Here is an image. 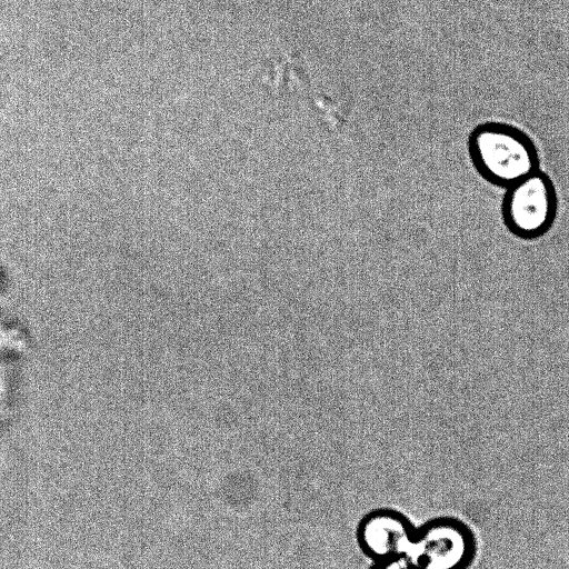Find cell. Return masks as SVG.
<instances>
[{
	"mask_svg": "<svg viewBox=\"0 0 569 569\" xmlns=\"http://www.w3.org/2000/svg\"><path fill=\"white\" fill-rule=\"evenodd\" d=\"M375 569H416V567L405 557L388 561L377 562Z\"/></svg>",
	"mask_w": 569,
	"mask_h": 569,
	"instance_id": "5b68a950",
	"label": "cell"
},
{
	"mask_svg": "<svg viewBox=\"0 0 569 569\" xmlns=\"http://www.w3.org/2000/svg\"><path fill=\"white\" fill-rule=\"evenodd\" d=\"M468 154L477 173L507 189L539 170V153L520 128L501 121L477 124L468 137Z\"/></svg>",
	"mask_w": 569,
	"mask_h": 569,
	"instance_id": "6da1fadb",
	"label": "cell"
},
{
	"mask_svg": "<svg viewBox=\"0 0 569 569\" xmlns=\"http://www.w3.org/2000/svg\"><path fill=\"white\" fill-rule=\"evenodd\" d=\"M557 212L556 187L540 169L508 187L501 201L505 227L522 240L543 237L552 228Z\"/></svg>",
	"mask_w": 569,
	"mask_h": 569,
	"instance_id": "7a4b0ae2",
	"label": "cell"
},
{
	"mask_svg": "<svg viewBox=\"0 0 569 569\" xmlns=\"http://www.w3.org/2000/svg\"><path fill=\"white\" fill-rule=\"evenodd\" d=\"M476 556V540L460 520L441 517L416 529L406 558L416 569H468Z\"/></svg>",
	"mask_w": 569,
	"mask_h": 569,
	"instance_id": "3957f363",
	"label": "cell"
},
{
	"mask_svg": "<svg viewBox=\"0 0 569 569\" xmlns=\"http://www.w3.org/2000/svg\"><path fill=\"white\" fill-rule=\"evenodd\" d=\"M416 529L400 512L378 509L360 521L357 539L360 549L376 562L405 558Z\"/></svg>",
	"mask_w": 569,
	"mask_h": 569,
	"instance_id": "277c9868",
	"label": "cell"
}]
</instances>
